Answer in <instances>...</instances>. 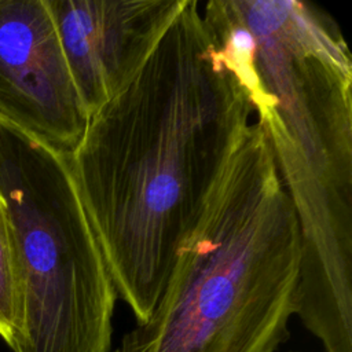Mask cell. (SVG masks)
I'll use <instances>...</instances> for the list:
<instances>
[{
  "instance_id": "cell-1",
  "label": "cell",
  "mask_w": 352,
  "mask_h": 352,
  "mask_svg": "<svg viewBox=\"0 0 352 352\" xmlns=\"http://www.w3.org/2000/svg\"><path fill=\"white\" fill-rule=\"evenodd\" d=\"M252 114L199 3L184 0L133 78L89 116L70 165L117 296L138 324L154 311Z\"/></svg>"
},
{
  "instance_id": "cell-2",
  "label": "cell",
  "mask_w": 352,
  "mask_h": 352,
  "mask_svg": "<svg viewBox=\"0 0 352 352\" xmlns=\"http://www.w3.org/2000/svg\"><path fill=\"white\" fill-rule=\"evenodd\" d=\"M202 16L245 85L301 238L296 312L326 352H352V60L312 3L209 0Z\"/></svg>"
},
{
  "instance_id": "cell-3",
  "label": "cell",
  "mask_w": 352,
  "mask_h": 352,
  "mask_svg": "<svg viewBox=\"0 0 352 352\" xmlns=\"http://www.w3.org/2000/svg\"><path fill=\"white\" fill-rule=\"evenodd\" d=\"M301 268L294 208L263 126L231 146L150 318L113 352H275Z\"/></svg>"
},
{
  "instance_id": "cell-4",
  "label": "cell",
  "mask_w": 352,
  "mask_h": 352,
  "mask_svg": "<svg viewBox=\"0 0 352 352\" xmlns=\"http://www.w3.org/2000/svg\"><path fill=\"white\" fill-rule=\"evenodd\" d=\"M0 195L18 268L14 352H110L117 292L70 153L0 120Z\"/></svg>"
},
{
  "instance_id": "cell-5",
  "label": "cell",
  "mask_w": 352,
  "mask_h": 352,
  "mask_svg": "<svg viewBox=\"0 0 352 352\" xmlns=\"http://www.w3.org/2000/svg\"><path fill=\"white\" fill-rule=\"evenodd\" d=\"M0 120L66 153L87 126L47 0H0Z\"/></svg>"
},
{
  "instance_id": "cell-6",
  "label": "cell",
  "mask_w": 352,
  "mask_h": 352,
  "mask_svg": "<svg viewBox=\"0 0 352 352\" xmlns=\"http://www.w3.org/2000/svg\"><path fill=\"white\" fill-rule=\"evenodd\" d=\"M184 0H47L89 118L138 73Z\"/></svg>"
},
{
  "instance_id": "cell-7",
  "label": "cell",
  "mask_w": 352,
  "mask_h": 352,
  "mask_svg": "<svg viewBox=\"0 0 352 352\" xmlns=\"http://www.w3.org/2000/svg\"><path fill=\"white\" fill-rule=\"evenodd\" d=\"M18 327V268L6 204L0 195V337L11 345Z\"/></svg>"
},
{
  "instance_id": "cell-8",
  "label": "cell",
  "mask_w": 352,
  "mask_h": 352,
  "mask_svg": "<svg viewBox=\"0 0 352 352\" xmlns=\"http://www.w3.org/2000/svg\"><path fill=\"white\" fill-rule=\"evenodd\" d=\"M290 352H297V351H290Z\"/></svg>"
}]
</instances>
